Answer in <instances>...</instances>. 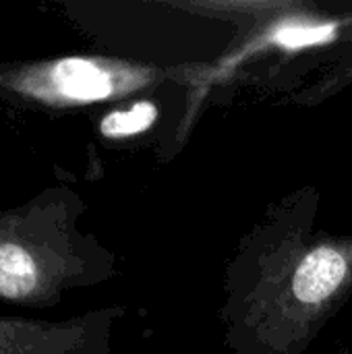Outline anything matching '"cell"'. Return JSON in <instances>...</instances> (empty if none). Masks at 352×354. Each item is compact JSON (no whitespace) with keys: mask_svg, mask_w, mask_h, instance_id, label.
I'll list each match as a JSON object with an SVG mask.
<instances>
[{"mask_svg":"<svg viewBox=\"0 0 352 354\" xmlns=\"http://www.w3.org/2000/svg\"><path fill=\"white\" fill-rule=\"evenodd\" d=\"M303 185L241 236L224 268L218 322L228 354H305L352 299V232L319 222Z\"/></svg>","mask_w":352,"mask_h":354,"instance_id":"6da1fadb","label":"cell"},{"mask_svg":"<svg viewBox=\"0 0 352 354\" xmlns=\"http://www.w3.org/2000/svg\"><path fill=\"white\" fill-rule=\"evenodd\" d=\"M87 203L66 185L0 209V303L50 309L66 292L118 276L114 251L79 228Z\"/></svg>","mask_w":352,"mask_h":354,"instance_id":"7a4b0ae2","label":"cell"},{"mask_svg":"<svg viewBox=\"0 0 352 354\" xmlns=\"http://www.w3.org/2000/svg\"><path fill=\"white\" fill-rule=\"evenodd\" d=\"M172 8L239 27L234 46L214 64L185 68L187 116L201 110L210 91L232 81L284 77L301 66H326L352 58V10L326 12L309 2H170Z\"/></svg>","mask_w":352,"mask_h":354,"instance_id":"3957f363","label":"cell"},{"mask_svg":"<svg viewBox=\"0 0 352 354\" xmlns=\"http://www.w3.org/2000/svg\"><path fill=\"white\" fill-rule=\"evenodd\" d=\"M178 77L180 68L100 54L4 62L0 68V102L21 110L58 114L151 95L166 81Z\"/></svg>","mask_w":352,"mask_h":354,"instance_id":"277c9868","label":"cell"},{"mask_svg":"<svg viewBox=\"0 0 352 354\" xmlns=\"http://www.w3.org/2000/svg\"><path fill=\"white\" fill-rule=\"evenodd\" d=\"M127 307L112 305L62 322L0 317V354H110Z\"/></svg>","mask_w":352,"mask_h":354,"instance_id":"5b68a950","label":"cell"},{"mask_svg":"<svg viewBox=\"0 0 352 354\" xmlns=\"http://www.w3.org/2000/svg\"><path fill=\"white\" fill-rule=\"evenodd\" d=\"M160 120V106L154 95L135 97L106 110L98 120V135L106 141H129L141 137Z\"/></svg>","mask_w":352,"mask_h":354,"instance_id":"8992f818","label":"cell"},{"mask_svg":"<svg viewBox=\"0 0 352 354\" xmlns=\"http://www.w3.org/2000/svg\"><path fill=\"white\" fill-rule=\"evenodd\" d=\"M334 354H352V351L346 346V344H338V351Z\"/></svg>","mask_w":352,"mask_h":354,"instance_id":"52a82bcc","label":"cell"},{"mask_svg":"<svg viewBox=\"0 0 352 354\" xmlns=\"http://www.w3.org/2000/svg\"><path fill=\"white\" fill-rule=\"evenodd\" d=\"M2 66H4V62H2V60H0V68H2Z\"/></svg>","mask_w":352,"mask_h":354,"instance_id":"ba28073f","label":"cell"}]
</instances>
